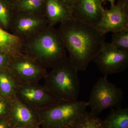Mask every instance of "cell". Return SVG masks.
I'll list each match as a JSON object with an SVG mask.
<instances>
[{"mask_svg": "<svg viewBox=\"0 0 128 128\" xmlns=\"http://www.w3.org/2000/svg\"><path fill=\"white\" fill-rule=\"evenodd\" d=\"M107 77L104 76L98 80L92 87L87 102L90 112L96 116L106 109L121 106L123 99L122 90L108 81Z\"/></svg>", "mask_w": 128, "mask_h": 128, "instance_id": "5", "label": "cell"}, {"mask_svg": "<svg viewBox=\"0 0 128 128\" xmlns=\"http://www.w3.org/2000/svg\"><path fill=\"white\" fill-rule=\"evenodd\" d=\"M13 128H41L40 127H36L34 126H24L21 127H13Z\"/></svg>", "mask_w": 128, "mask_h": 128, "instance_id": "25", "label": "cell"}, {"mask_svg": "<svg viewBox=\"0 0 128 128\" xmlns=\"http://www.w3.org/2000/svg\"><path fill=\"white\" fill-rule=\"evenodd\" d=\"M104 128H128V108L121 106L111 109L105 120Z\"/></svg>", "mask_w": 128, "mask_h": 128, "instance_id": "15", "label": "cell"}, {"mask_svg": "<svg viewBox=\"0 0 128 128\" xmlns=\"http://www.w3.org/2000/svg\"><path fill=\"white\" fill-rule=\"evenodd\" d=\"M24 41L0 27V52L11 57L23 54Z\"/></svg>", "mask_w": 128, "mask_h": 128, "instance_id": "14", "label": "cell"}, {"mask_svg": "<svg viewBox=\"0 0 128 128\" xmlns=\"http://www.w3.org/2000/svg\"><path fill=\"white\" fill-rule=\"evenodd\" d=\"M102 0H78L72 7L73 18L96 27L104 9Z\"/></svg>", "mask_w": 128, "mask_h": 128, "instance_id": "12", "label": "cell"}, {"mask_svg": "<svg viewBox=\"0 0 128 128\" xmlns=\"http://www.w3.org/2000/svg\"><path fill=\"white\" fill-rule=\"evenodd\" d=\"M45 0H16L12 4L15 12L43 14Z\"/></svg>", "mask_w": 128, "mask_h": 128, "instance_id": "17", "label": "cell"}, {"mask_svg": "<svg viewBox=\"0 0 128 128\" xmlns=\"http://www.w3.org/2000/svg\"><path fill=\"white\" fill-rule=\"evenodd\" d=\"M2 98V96L1 95L0 93V98Z\"/></svg>", "mask_w": 128, "mask_h": 128, "instance_id": "28", "label": "cell"}, {"mask_svg": "<svg viewBox=\"0 0 128 128\" xmlns=\"http://www.w3.org/2000/svg\"><path fill=\"white\" fill-rule=\"evenodd\" d=\"M43 14L51 26L73 18L72 8L64 0H45Z\"/></svg>", "mask_w": 128, "mask_h": 128, "instance_id": "13", "label": "cell"}, {"mask_svg": "<svg viewBox=\"0 0 128 128\" xmlns=\"http://www.w3.org/2000/svg\"><path fill=\"white\" fill-rule=\"evenodd\" d=\"M8 69L18 84L38 82L48 73L46 68L24 54L12 57Z\"/></svg>", "mask_w": 128, "mask_h": 128, "instance_id": "8", "label": "cell"}, {"mask_svg": "<svg viewBox=\"0 0 128 128\" xmlns=\"http://www.w3.org/2000/svg\"><path fill=\"white\" fill-rule=\"evenodd\" d=\"M16 0H8V1H9V2H10L12 4L14 3V2H15V1H16Z\"/></svg>", "mask_w": 128, "mask_h": 128, "instance_id": "27", "label": "cell"}, {"mask_svg": "<svg viewBox=\"0 0 128 128\" xmlns=\"http://www.w3.org/2000/svg\"><path fill=\"white\" fill-rule=\"evenodd\" d=\"M12 57L0 52V70L8 68Z\"/></svg>", "mask_w": 128, "mask_h": 128, "instance_id": "22", "label": "cell"}, {"mask_svg": "<svg viewBox=\"0 0 128 128\" xmlns=\"http://www.w3.org/2000/svg\"><path fill=\"white\" fill-rule=\"evenodd\" d=\"M104 76L125 71L128 67V50H122L104 42L93 60Z\"/></svg>", "mask_w": 128, "mask_h": 128, "instance_id": "7", "label": "cell"}, {"mask_svg": "<svg viewBox=\"0 0 128 128\" xmlns=\"http://www.w3.org/2000/svg\"><path fill=\"white\" fill-rule=\"evenodd\" d=\"M10 106V100L3 98H0V118L9 116Z\"/></svg>", "mask_w": 128, "mask_h": 128, "instance_id": "21", "label": "cell"}, {"mask_svg": "<svg viewBox=\"0 0 128 128\" xmlns=\"http://www.w3.org/2000/svg\"><path fill=\"white\" fill-rule=\"evenodd\" d=\"M87 102H62L40 112L41 128H64L71 126L86 112Z\"/></svg>", "mask_w": 128, "mask_h": 128, "instance_id": "4", "label": "cell"}, {"mask_svg": "<svg viewBox=\"0 0 128 128\" xmlns=\"http://www.w3.org/2000/svg\"><path fill=\"white\" fill-rule=\"evenodd\" d=\"M70 128H104L103 120L98 116L86 111Z\"/></svg>", "mask_w": 128, "mask_h": 128, "instance_id": "18", "label": "cell"}, {"mask_svg": "<svg viewBox=\"0 0 128 128\" xmlns=\"http://www.w3.org/2000/svg\"><path fill=\"white\" fill-rule=\"evenodd\" d=\"M15 96L24 104L38 112L62 102L38 82L18 84Z\"/></svg>", "mask_w": 128, "mask_h": 128, "instance_id": "6", "label": "cell"}, {"mask_svg": "<svg viewBox=\"0 0 128 128\" xmlns=\"http://www.w3.org/2000/svg\"><path fill=\"white\" fill-rule=\"evenodd\" d=\"M18 84L8 68L0 70V93L2 98L11 100L15 96Z\"/></svg>", "mask_w": 128, "mask_h": 128, "instance_id": "16", "label": "cell"}, {"mask_svg": "<svg viewBox=\"0 0 128 128\" xmlns=\"http://www.w3.org/2000/svg\"><path fill=\"white\" fill-rule=\"evenodd\" d=\"M10 104L8 118L13 127L30 126L41 128L39 112L26 106L15 96L10 100Z\"/></svg>", "mask_w": 128, "mask_h": 128, "instance_id": "11", "label": "cell"}, {"mask_svg": "<svg viewBox=\"0 0 128 128\" xmlns=\"http://www.w3.org/2000/svg\"><path fill=\"white\" fill-rule=\"evenodd\" d=\"M96 27L105 34L128 28V0H118L110 9H104Z\"/></svg>", "mask_w": 128, "mask_h": 128, "instance_id": "10", "label": "cell"}, {"mask_svg": "<svg viewBox=\"0 0 128 128\" xmlns=\"http://www.w3.org/2000/svg\"><path fill=\"white\" fill-rule=\"evenodd\" d=\"M12 124L8 117L0 118V128H13Z\"/></svg>", "mask_w": 128, "mask_h": 128, "instance_id": "23", "label": "cell"}, {"mask_svg": "<svg viewBox=\"0 0 128 128\" xmlns=\"http://www.w3.org/2000/svg\"><path fill=\"white\" fill-rule=\"evenodd\" d=\"M78 0H64L67 4L72 8L73 7Z\"/></svg>", "mask_w": 128, "mask_h": 128, "instance_id": "24", "label": "cell"}, {"mask_svg": "<svg viewBox=\"0 0 128 128\" xmlns=\"http://www.w3.org/2000/svg\"><path fill=\"white\" fill-rule=\"evenodd\" d=\"M78 72L69 57H66L48 72L44 78V85L60 100H77L80 89Z\"/></svg>", "mask_w": 128, "mask_h": 128, "instance_id": "3", "label": "cell"}, {"mask_svg": "<svg viewBox=\"0 0 128 128\" xmlns=\"http://www.w3.org/2000/svg\"><path fill=\"white\" fill-rule=\"evenodd\" d=\"M70 128V127H66V128Z\"/></svg>", "mask_w": 128, "mask_h": 128, "instance_id": "29", "label": "cell"}, {"mask_svg": "<svg viewBox=\"0 0 128 128\" xmlns=\"http://www.w3.org/2000/svg\"><path fill=\"white\" fill-rule=\"evenodd\" d=\"M48 26L43 14L15 12L9 32L24 41L39 33Z\"/></svg>", "mask_w": 128, "mask_h": 128, "instance_id": "9", "label": "cell"}, {"mask_svg": "<svg viewBox=\"0 0 128 128\" xmlns=\"http://www.w3.org/2000/svg\"><path fill=\"white\" fill-rule=\"evenodd\" d=\"M58 30L73 66L78 71L86 70L105 42V34L73 18L60 24Z\"/></svg>", "mask_w": 128, "mask_h": 128, "instance_id": "1", "label": "cell"}, {"mask_svg": "<svg viewBox=\"0 0 128 128\" xmlns=\"http://www.w3.org/2000/svg\"><path fill=\"white\" fill-rule=\"evenodd\" d=\"M23 53L46 68H53L67 57L58 31L49 26L24 41Z\"/></svg>", "mask_w": 128, "mask_h": 128, "instance_id": "2", "label": "cell"}, {"mask_svg": "<svg viewBox=\"0 0 128 128\" xmlns=\"http://www.w3.org/2000/svg\"><path fill=\"white\" fill-rule=\"evenodd\" d=\"M115 0H102V2H103L105 1H108L110 2L111 6H112L114 4V2H115Z\"/></svg>", "mask_w": 128, "mask_h": 128, "instance_id": "26", "label": "cell"}, {"mask_svg": "<svg viewBox=\"0 0 128 128\" xmlns=\"http://www.w3.org/2000/svg\"><path fill=\"white\" fill-rule=\"evenodd\" d=\"M112 33V45L120 49L128 50V28Z\"/></svg>", "mask_w": 128, "mask_h": 128, "instance_id": "20", "label": "cell"}, {"mask_svg": "<svg viewBox=\"0 0 128 128\" xmlns=\"http://www.w3.org/2000/svg\"><path fill=\"white\" fill-rule=\"evenodd\" d=\"M15 12L8 0H0V27L9 32Z\"/></svg>", "mask_w": 128, "mask_h": 128, "instance_id": "19", "label": "cell"}]
</instances>
